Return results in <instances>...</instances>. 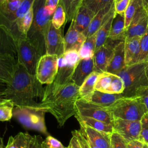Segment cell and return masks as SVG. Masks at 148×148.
<instances>
[{
	"label": "cell",
	"mask_w": 148,
	"mask_h": 148,
	"mask_svg": "<svg viewBox=\"0 0 148 148\" xmlns=\"http://www.w3.org/2000/svg\"><path fill=\"white\" fill-rule=\"evenodd\" d=\"M74 116L79 123L83 124L97 131L108 134H112L114 131L113 125L111 124H108L93 118L80 116L77 114H75Z\"/></svg>",
	"instance_id": "f1b7e54d"
},
{
	"label": "cell",
	"mask_w": 148,
	"mask_h": 148,
	"mask_svg": "<svg viewBox=\"0 0 148 148\" xmlns=\"http://www.w3.org/2000/svg\"><path fill=\"white\" fill-rule=\"evenodd\" d=\"M87 142H88V145H89V146H90V148H98V147H97L95 145H94L92 142H91L90 141H89L87 139Z\"/></svg>",
	"instance_id": "816d5d0a"
},
{
	"label": "cell",
	"mask_w": 148,
	"mask_h": 148,
	"mask_svg": "<svg viewBox=\"0 0 148 148\" xmlns=\"http://www.w3.org/2000/svg\"><path fill=\"white\" fill-rule=\"evenodd\" d=\"M22 0H5L0 6V24L9 26L13 20Z\"/></svg>",
	"instance_id": "603a6c76"
},
{
	"label": "cell",
	"mask_w": 148,
	"mask_h": 148,
	"mask_svg": "<svg viewBox=\"0 0 148 148\" xmlns=\"http://www.w3.org/2000/svg\"><path fill=\"white\" fill-rule=\"evenodd\" d=\"M130 0H121L117 2H114V13H124L129 4Z\"/></svg>",
	"instance_id": "f6af8a7d"
},
{
	"label": "cell",
	"mask_w": 148,
	"mask_h": 148,
	"mask_svg": "<svg viewBox=\"0 0 148 148\" xmlns=\"http://www.w3.org/2000/svg\"></svg>",
	"instance_id": "e7e4bbea"
},
{
	"label": "cell",
	"mask_w": 148,
	"mask_h": 148,
	"mask_svg": "<svg viewBox=\"0 0 148 148\" xmlns=\"http://www.w3.org/2000/svg\"><path fill=\"white\" fill-rule=\"evenodd\" d=\"M42 85L35 75H31L17 62L14 67L12 80L0 97L11 101L14 107L39 109L40 103L34 99L43 98L45 88Z\"/></svg>",
	"instance_id": "6da1fadb"
},
{
	"label": "cell",
	"mask_w": 148,
	"mask_h": 148,
	"mask_svg": "<svg viewBox=\"0 0 148 148\" xmlns=\"http://www.w3.org/2000/svg\"><path fill=\"white\" fill-rule=\"evenodd\" d=\"M114 2V0H84L82 4L96 14L100 10L113 3Z\"/></svg>",
	"instance_id": "8d00e7d4"
},
{
	"label": "cell",
	"mask_w": 148,
	"mask_h": 148,
	"mask_svg": "<svg viewBox=\"0 0 148 148\" xmlns=\"http://www.w3.org/2000/svg\"><path fill=\"white\" fill-rule=\"evenodd\" d=\"M148 29V10L146 5L142 6L135 14L125 34V38H141Z\"/></svg>",
	"instance_id": "5bb4252c"
},
{
	"label": "cell",
	"mask_w": 148,
	"mask_h": 148,
	"mask_svg": "<svg viewBox=\"0 0 148 148\" xmlns=\"http://www.w3.org/2000/svg\"><path fill=\"white\" fill-rule=\"evenodd\" d=\"M64 37L61 28L54 27L51 22L45 37L46 54L60 57L65 53Z\"/></svg>",
	"instance_id": "7c38bea8"
},
{
	"label": "cell",
	"mask_w": 148,
	"mask_h": 148,
	"mask_svg": "<svg viewBox=\"0 0 148 148\" xmlns=\"http://www.w3.org/2000/svg\"><path fill=\"white\" fill-rule=\"evenodd\" d=\"M79 124L80 130L89 141L98 148H110L111 134L101 132L83 124Z\"/></svg>",
	"instance_id": "e0dca14e"
},
{
	"label": "cell",
	"mask_w": 148,
	"mask_h": 148,
	"mask_svg": "<svg viewBox=\"0 0 148 148\" xmlns=\"http://www.w3.org/2000/svg\"><path fill=\"white\" fill-rule=\"evenodd\" d=\"M33 9V22L26 35V39L36 47L42 56L46 54L45 37L51 22L52 15L45 9V0H35Z\"/></svg>",
	"instance_id": "3957f363"
},
{
	"label": "cell",
	"mask_w": 148,
	"mask_h": 148,
	"mask_svg": "<svg viewBox=\"0 0 148 148\" xmlns=\"http://www.w3.org/2000/svg\"><path fill=\"white\" fill-rule=\"evenodd\" d=\"M16 63L9 58L0 57V82L7 84L10 83Z\"/></svg>",
	"instance_id": "f546056e"
},
{
	"label": "cell",
	"mask_w": 148,
	"mask_h": 148,
	"mask_svg": "<svg viewBox=\"0 0 148 148\" xmlns=\"http://www.w3.org/2000/svg\"><path fill=\"white\" fill-rule=\"evenodd\" d=\"M45 113L40 109L17 107L13 112V116L24 127L36 130L48 136L49 135L45 121Z\"/></svg>",
	"instance_id": "52a82bcc"
},
{
	"label": "cell",
	"mask_w": 148,
	"mask_h": 148,
	"mask_svg": "<svg viewBox=\"0 0 148 148\" xmlns=\"http://www.w3.org/2000/svg\"><path fill=\"white\" fill-rule=\"evenodd\" d=\"M0 98H1V97H0Z\"/></svg>",
	"instance_id": "be15d7a7"
},
{
	"label": "cell",
	"mask_w": 148,
	"mask_h": 148,
	"mask_svg": "<svg viewBox=\"0 0 148 148\" xmlns=\"http://www.w3.org/2000/svg\"><path fill=\"white\" fill-rule=\"evenodd\" d=\"M14 107V106L11 101L1 97L0 121H7L12 119L13 116V112Z\"/></svg>",
	"instance_id": "e575fe53"
},
{
	"label": "cell",
	"mask_w": 148,
	"mask_h": 148,
	"mask_svg": "<svg viewBox=\"0 0 148 148\" xmlns=\"http://www.w3.org/2000/svg\"><path fill=\"white\" fill-rule=\"evenodd\" d=\"M57 70L58 57L45 54L38 61L35 76L41 84H50L55 79Z\"/></svg>",
	"instance_id": "9c48e42d"
},
{
	"label": "cell",
	"mask_w": 148,
	"mask_h": 148,
	"mask_svg": "<svg viewBox=\"0 0 148 148\" xmlns=\"http://www.w3.org/2000/svg\"><path fill=\"white\" fill-rule=\"evenodd\" d=\"M79 98V87L71 82L45 95L39 109L51 113L59 126L62 127L70 117L76 114L75 104Z\"/></svg>",
	"instance_id": "7a4b0ae2"
},
{
	"label": "cell",
	"mask_w": 148,
	"mask_h": 148,
	"mask_svg": "<svg viewBox=\"0 0 148 148\" xmlns=\"http://www.w3.org/2000/svg\"><path fill=\"white\" fill-rule=\"evenodd\" d=\"M135 96H138L141 99L148 112V86L139 88L136 91Z\"/></svg>",
	"instance_id": "b9f144b4"
},
{
	"label": "cell",
	"mask_w": 148,
	"mask_h": 148,
	"mask_svg": "<svg viewBox=\"0 0 148 148\" xmlns=\"http://www.w3.org/2000/svg\"><path fill=\"white\" fill-rule=\"evenodd\" d=\"M81 60L78 51L71 50L58 57V70L53 82L45 88V95L72 82V76L78 62Z\"/></svg>",
	"instance_id": "5b68a950"
},
{
	"label": "cell",
	"mask_w": 148,
	"mask_h": 148,
	"mask_svg": "<svg viewBox=\"0 0 148 148\" xmlns=\"http://www.w3.org/2000/svg\"><path fill=\"white\" fill-rule=\"evenodd\" d=\"M95 15L92 10L82 4L72 22L76 30L83 33L89 26Z\"/></svg>",
	"instance_id": "cb8c5ba5"
},
{
	"label": "cell",
	"mask_w": 148,
	"mask_h": 148,
	"mask_svg": "<svg viewBox=\"0 0 148 148\" xmlns=\"http://www.w3.org/2000/svg\"><path fill=\"white\" fill-rule=\"evenodd\" d=\"M95 34L87 38L81 46L79 54L81 59L92 58L95 51Z\"/></svg>",
	"instance_id": "d6a6232c"
},
{
	"label": "cell",
	"mask_w": 148,
	"mask_h": 148,
	"mask_svg": "<svg viewBox=\"0 0 148 148\" xmlns=\"http://www.w3.org/2000/svg\"><path fill=\"white\" fill-rule=\"evenodd\" d=\"M114 42L115 41L108 39L104 45L95 51L93 57L94 71L99 73L106 71L107 66L112 56L113 49L117 43L113 45Z\"/></svg>",
	"instance_id": "2e32d148"
},
{
	"label": "cell",
	"mask_w": 148,
	"mask_h": 148,
	"mask_svg": "<svg viewBox=\"0 0 148 148\" xmlns=\"http://www.w3.org/2000/svg\"><path fill=\"white\" fill-rule=\"evenodd\" d=\"M83 1H84V0H83Z\"/></svg>",
	"instance_id": "6125c7cd"
},
{
	"label": "cell",
	"mask_w": 148,
	"mask_h": 148,
	"mask_svg": "<svg viewBox=\"0 0 148 148\" xmlns=\"http://www.w3.org/2000/svg\"><path fill=\"white\" fill-rule=\"evenodd\" d=\"M0 57H6L17 62L16 40L5 25L0 24Z\"/></svg>",
	"instance_id": "9a60e30c"
},
{
	"label": "cell",
	"mask_w": 148,
	"mask_h": 148,
	"mask_svg": "<svg viewBox=\"0 0 148 148\" xmlns=\"http://www.w3.org/2000/svg\"><path fill=\"white\" fill-rule=\"evenodd\" d=\"M145 73L147 76V78L148 79V61L146 62L145 65Z\"/></svg>",
	"instance_id": "f5cc1de1"
},
{
	"label": "cell",
	"mask_w": 148,
	"mask_h": 148,
	"mask_svg": "<svg viewBox=\"0 0 148 148\" xmlns=\"http://www.w3.org/2000/svg\"><path fill=\"white\" fill-rule=\"evenodd\" d=\"M113 118L130 121H140L147 110L138 96L123 97L106 108Z\"/></svg>",
	"instance_id": "277c9868"
},
{
	"label": "cell",
	"mask_w": 148,
	"mask_h": 148,
	"mask_svg": "<svg viewBox=\"0 0 148 148\" xmlns=\"http://www.w3.org/2000/svg\"><path fill=\"white\" fill-rule=\"evenodd\" d=\"M120 1H121V0H114V2H119Z\"/></svg>",
	"instance_id": "680465c9"
},
{
	"label": "cell",
	"mask_w": 148,
	"mask_h": 148,
	"mask_svg": "<svg viewBox=\"0 0 148 148\" xmlns=\"http://www.w3.org/2000/svg\"><path fill=\"white\" fill-rule=\"evenodd\" d=\"M110 145L112 148H127V141L114 131L110 135Z\"/></svg>",
	"instance_id": "ab89813d"
},
{
	"label": "cell",
	"mask_w": 148,
	"mask_h": 148,
	"mask_svg": "<svg viewBox=\"0 0 148 148\" xmlns=\"http://www.w3.org/2000/svg\"><path fill=\"white\" fill-rule=\"evenodd\" d=\"M5 0H0V6L3 4Z\"/></svg>",
	"instance_id": "11a10c76"
},
{
	"label": "cell",
	"mask_w": 148,
	"mask_h": 148,
	"mask_svg": "<svg viewBox=\"0 0 148 148\" xmlns=\"http://www.w3.org/2000/svg\"><path fill=\"white\" fill-rule=\"evenodd\" d=\"M123 97L121 94H109L95 90L89 102L106 108Z\"/></svg>",
	"instance_id": "4316f807"
},
{
	"label": "cell",
	"mask_w": 148,
	"mask_h": 148,
	"mask_svg": "<svg viewBox=\"0 0 148 148\" xmlns=\"http://www.w3.org/2000/svg\"><path fill=\"white\" fill-rule=\"evenodd\" d=\"M112 125L114 132L121 136L127 143L134 140H139L140 120L130 121L113 118Z\"/></svg>",
	"instance_id": "4fadbf2b"
},
{
	"label": "cell",
	"mask_w": 148,
	"mask_h": 148,
	"mask_svg": "<svg viewBox=\"0 0 148 148\" xmlns=\"http://www.w3.org/2000/svg\"><path fill=\"white\" fill-rule=\"evenodd\" d=\"M139 37L125 38L124 42V57L125 66H130L139 62L140 56Z\"/></svg>",
	"instance_id": "ac0fdd59"
},
{
	"label": "cell",
	"mask_w": 148,
	"mask_h": 148,
	"mask_svg": "<svg viewBox=\"0 0 148 148\" xmlns=\"http://www.w3.org/2000/svg\"><path fill=\"white\" fill-rule=\"evenodd\" d=\"M140 56L139 63L148 61V29L140 40Z\"/></svg>",
	"instance_id": "74e56055"
},
{
	"label": "cell",
	"mask_w": 148,
	"mask_h": 148,
	"mask_svg": "<svg viewBox=\"0 0 148 148\" xmlns=\"http://www.w3.org/2000/svg\"><path fill=\"white\" fill-rule=\"evenodd\" d=\"M7 85L6 83L0 82V95L5 91L7 87Z\"/></svg>",
	"instance_id": "f907efd6"
},
{
	"label": "cell",
	"mask_w": 148,
	"mask_h": 148,
	"mask_svg": "<svg viewBox=\"0 0 148 148\" xmlns=\"http://www.w3.org/2000/svg\"><path fill=\"white\" fill-rule=\"evenodd\" d=\"M114 12V3L100 10L95 14L88 28L83 32V35L88 38L95 34Z\"/></svg>",
	"instance_id": "d6986e66"
},
{
	"label": "cell",
	"mask_w": 148,
	"mask_h": 148,
	"mask_svg": "<svg viewBox=\"0 0 148 148\" xmlns=\"http://www.w3.org/2000/svg\"><path fill=\"white\" fill-rule=\"evenodd\" d=\"M66 13L62 3L60 2L52 15L51 23L54 28H60L66 23Z\"/></svg>",
	"instance_id": "d590c367"
},
{
	"label": "cell",
	"mask_w": 148,
	"mask_h": 148,
	"mask_svg": "<svg viewBox=\"0 0 148 148\" xmlns=\"http://www.w3.org/2000/svg\"><path fill=\"white\" fill-rule=\"evenodd\" d=\"M28 148H47V146L40 135H34L32 136Z\"/></svg>",
	"instance_id": "7bdbcfd3"
},
{
	"label": "cell",
	"mask_w": 148,
	"mask_h": 148,
	"mask_svg": "<svg viewBox=\"0 0 148 148\" xmlns=\"http://www.w3.org/2000/svg\"><path fill=\"white\" fill-rule=\"evenodd\" d=\"M65 52L74 50L79 52L81 46L86 39L83 33L78 31L71 21V25L64 36Z\"/></svg>",
	"instance_id": "44dd1931"
},
{
	"label": "cell",
	"mask_w": 148,
	"mask_h": 148,
	"mask_svg": "<svg viewBox=\"0 0 148 148\" xmlns=\"http://www.w3.org/2000/svg\"><path fill=\"white\" fill-rule=\"evenodd\" d=\"M110 148H112V147H111V145H110Z\"/></svg>",
	"instance_id": "91938a15"
},
{
	"label": "cell",
	"mask_w": 148,
	"mask_h": 148,
	"mask_svg": "<svg viewBox=\"0 0 148 148\" xmlns=\"http://www.w3.org/2000/svg\"><path fill=\"white\" fill-rule=\"evenodd\" d=\"M125 27L124 13H114L108 39L113 41H124Z\"/></svg>",
	"instance_id": "d4e9b609"
},
{
	"label": "cell",
	"mask_w": 148,
	"mask_h": 148,
	"mask_svg": "<svg viewBox=\"0 0 148 148\" xmlns=\"http://www.w3.org/2000/svg\"><path fill=\"white\" fill-rule=\"evenodd\" d=\"M17 62L32 75H35L38 61L41 57L38 50L26 37H21L16 40Z\"/></svg>",
	"instance_id": "ba28073f"
},
{
	"label": "cell",
	"mask_w": 148,
	"mask_h": 148,
	"mask_svg": "<svg viewBox=\"0 0 148 148\" xmlns=\"http://www.w3.org/2000/svg\"><path fill=\"white\" fill-rule=\"evenodd\" d=\"M99 72H92L79 87L80 98L89 101L95 90V85Z\"/></svg>",
	"instance_id": "83f0119b"
},
{
	"label": "cell",
	"mask_w": 148,
	"mask_h": 148,
	"mask_svg": "<svg viewBox=\"0 0 148 148\" xmlns=\"http://www.w3.org/2000/svg\"><path fill=\"white\" fill-rule=\"evenodd\" d=\"M143 148H148V145H146V144H144Z\"/></svg>",
	"instance_id": "9f6ffc18"
},
{
	"label": "cell",
	"mask_w": 148,
	"mask_h": 148,
	"mask_svg": "<svg viewBox=\"0 0 148 148\" xmlns=\"http://www.w3.org/2000/svg\"><path fill=\"white\" fill-rule=\"evenodd\" d=\"M60 0H45V9L51 15H53Z\"/></svg>",
	"instance_id": "7dc6e473"
},
{
	"label": "cell",
	"mask_w": 148,
	"mask_h": 148,
	"mask_svg": "<svg viewBox=\"0 0 148 148\" xmlns=\"http://www.w3.org/2000/svg\"><path fill=\"white\" fill-rule=\"evenodd\" d=\"M94 71L93 58L81 59L76 65L72 76V81L80 87L84 80Z\"/></svg>",
	"instance_id": "7402d4cb"
},
{
	"label": "cell",
	"mask_w": 148,
	"mask_h": 148,
	"mask_svg": "<svg viewBox=\"0 0 148 148\" xmlns=\"http://www.w3.org/2000/svg\"><path fill=\"white\" fill-rule=\"evenodd\" d=\"M35 0H22L20 5L14 14L13 22L7 27L13 35L15 40L17 39L16 25L21 21L26 13L33 6Z\"/></svg>",
	"instance_id": "484cf974"
},
{
	"label": "cell",
	"mask_w": 148,
	"mask_h": 148,
	"mask_svg": "<svg viewBox=\"0 0 148 148\" xmlns=\"http://www.w3.org/2000/svg\"><path fill=\"white\" fill-rule=\"evenodd\" d=\"M143 1L145 3V4L147 6V7H148V0H143Z\"/></svg>",
	"instance_id": "db71d44e"
},
{
	"label": "cell",
	"mask_w": 148,
	"mask_h": 148,
	"mask_svg": "<svg viewBox=\"0 0 148 148\" xmlns=\"http://www.w3.org/2000/svg\"><path fill=\"white\" fill-rule=\"evenodd\" d=\"M147 10H148V7H147Z\"/></svg>",
	"instance_id": "94428289"
},
{
	"label": "cell",
	"mask_w": 148,
	"mask_h": 148,
	"mask_svg": "<svg viewBox=\"0 0 148 148\" xmlns=\"http://www.w3.org/2000/svg\"><path fill=\"white\" fill-rule=\"evenodd\" d=\"M114 12L105 22V23L99 28L95 33V50L104 45L108 40L110 31L112 23Z\"/></svg>",
	"instance_id": "1f68e13d"
},
{
	"label": "cell",
	"mask_w": 148,
	"mask_h": 148,
	"mask_svg": "<svg viewBox=\"0 0 148 148\" xmlns=\"http://www.w3.org/2000/svg\"><path fill=\"white\" fill-rule=\"evenodd\" d=\"M76 114L93 118L112 124L113 117L106 108H103L83 99L79 98L75 104Z\"/></svg>",
	"instance_id": "30bf717a"
},
{
	"label": "cell",
	"mask_w": 148,
	"mask_h": 148,
	"mask_svg": "<svg viewBox=\"0 0 148 148\" xmlns=\"http://www.w3.org/2000/svg\"><path fill=\"white\" fill-rule=\"evenodd\" d=\"M146 62L125 66L117 75L123 80L125 89L121 94L123 97L135 96L136 90L143 86H148V79L145 73Z\"/></svg>",
	"instance_id": "8992f818"
},
{
	"label": "cell",
	"mask_w": 148,
	"mask_h": 148,
	"mask_svg": "<svg viewBox=\"0 0 148 148\" xmlns=\"http://www.w3.org/2000/svg\"><path fill=\"white\" fill-rule=\"evenodd\" d=\"M83 0H69L70 3V14L68 21H72L75 18L76 14L82 4Z\"/></svg>",
	"instance_id": "60d3db41"
},
{
	"label": "cell",
	"mask_w": 148,
	"mask_h": 148,
	"mask_svg": "<svg viewBox=\"0 0 148 148\" xmlns=\"http://www.w3.org/2000/svg\"><path fill=\"white\" fill-rule=\"evenodd\" d=\"M140 132L139 140L148 145V112L145 113L140 120Z\"/></svg>",
	"instance_id": "f35d334b"
},
{
	"label": "cell",
	"mask_w": 148,
	"mask_h": 148,
	"mask_svg": "<svg viewBox=\"0 0 148 148\" xmlns=\"http://www.w3.org/2000/svg\"><path fill=\"white\" fill-rule=\"evenodd\" d=\"M144 5H146L143 0H130L128 6L124 13L125 31L128 27L133 17L139 9Z\"/></svg>",
	"instance_id": "836d02e7"
},
{
	"label": "cell",
	"mask_w": 148,
	"mask_h": 148,
	"mask_svg": "<svg viewBox=\"0 0 148 148\" xmlns=\"http://www.w3.org/2000/svg\"><path fill=\"white\" fill-rule=\"evenodd\" d=\"M144 143L139 140H134L127 143V148H143Z\"/></svg>",
	"instance_id": "681fc988"
},
{
	"label": "cell",
	"mask_w": 148,
	"mask_h": 148,
	"mask_svg": "<svg viewBox=\"0 0 148 148\" xmlns=\"http://www.w3.org/2000/svg\"><path fill=\"white\" fill-rule=\"evenodd\" d=\"M47 148H66L56 138L48 135L45 140Z\"/></svg>",
	"instance_id": "ee69618b"
},
{
	"label": "cell",
	"mask_w": 148,
	"mask_h": 148,
	"mask_svg": "<svg viewBox=\"0 0 148 148\" xmlns=\"http://www.w3.org/2000/svg\"><path fill=\"white\" fill-rule=\"evenodd\" d=\"M124 89L122 79L117 75L106 71L99 73L95 85V90L109 94H122Z\"/></svg>",
	"instance_id": "8fae6325"
},
{
	"label": "cell",
	"mask_w": 148,
	"mask_h": 148,
	"mask_svg": "<svg viewBox=\"0 0 148 148\" xmlns=\"http://www.w3.org/2000/svg\"><path fill=\"white\" fill-rule=\"evenodd\" d=\"M72 135H74L77 137L82 148H90L86 137L80 130H74L72 131Z\"/></svg>",
	"instance_id": "bcb514c9"
},
{
	"label": "cell",
	"mask_w": 148,
	"mask_h": 148,
	"mask_svg": "<svg viewBox=\"0 0 148 148\" xmlns=\"http://www.w3.org/2000/svg\"><path fill=\"white\" fill-rule=\"evenodd\" d=\"M0 148H5V147H3V144H0Z\"/></svg>",
	"instance_id": "6f0895ef"
},
{
	"label": "cell",
	"mask_w": 148,
	"mask_h": 148,
	"mask_svg": "<svg viewBox=\"0 0 148 148\" xmlns=\"http://www.w3.org/2000/svg\"><path fill=\"white\" fill-rule=\"evenodd\" d=\"M27 132H20L15 136H10L5 148H28L32 138Z\"/></svg>",
	"instance_id": "4dcf8cb0"
},
{
	"label": "cell",
	"mask_w": 148,
	"mask_h": 148,
	"mask_svg": "<svg viewBox=\"0 0 148 148\" xmlns=\"http://www.w3.org/2000/svg\"><path fill=\"white\" fill-rule=\"evenodd\" d=\"M72 135V136L70 140L69 145L66 148H82L77 137L74 135Z\"/></svg>",
	"instance_id": "c3c4849f"
},
{
	"label": "cell",
	"mask_w": 148,
	"mask_h": 148,
	"mask_svg": "<svg viewBox=\"0 0 148 148\" xmlns=\"http://www.w3.org/2000/svg\"><path fill=\"white\" fill-rule=\"evenodd\" d=\"M125 66L124 42L119 41L113 49V54L106 71L118 75Z\"/></svg>",
	"instance_id": "ffe728a7"
}]
</instances>
